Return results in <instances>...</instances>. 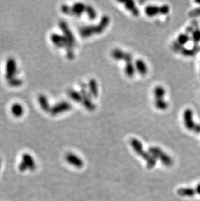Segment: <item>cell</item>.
Masks as SVG:
<instances>
[{"mask_svg": "<svg viewBox=\"0 0 200 201\" xmlns=\"http://www.w3.org/2000/svg\"><path fill=\"white\" fill-rule=\"evenodd\" d=\"M0 168H1V160H0Z\"/></svg>", "mask_w": 200, "mask_h": 201, "instance_id": "4dcf8cb0", "label": "cell"}, {"mask_svg": "<svg viewBox=\"0 0 200 201\" xmlns=\"http://www.w3.org/2000/svg\"><path fill=\"white\" fill-rule=\"evenodd\" d=\"M145 13L147 16L150 17H153L159 14H161L160 7L156 5H147L145 7Z\"/></svg>", "mask_w": 200, "mask_h": 201, "instance_id": "4fadbf2b", "label": "cell"}, {"mask_svg": "<svg viewBox=\"0 0 200 201\" xmlns=\"http://www.w3.org/2000/svg\"><path fill=\"white\" fill-rule=\"evenodd\" d=\"M130 144L135 152L146 160L148 168H153L155 165V164H156V160L150 153L145 152L143 148V146L139 140L133 138L131 139Z\"/></svg>", "mask_w": 200, "mask_h": 201, "instance_id": "7a4b0ae2", "label": "cell"}, {"mask_svg": "<svg viewBox=\"0 0 200 201\" xmlns=\"http://www.w3.org/2000/svg\"><path fill=\"white\" fill-rule=\"evenodd\" d=\"M11 111L14 117L16 118H20L23 116L24 113V108L21 104L15 103L12 105L11 108Z\"/></svg>", "mask_w": 200, "mask_h": 201, "instance_id": "9a60e30c", "label": "cell"}, {"mask_svg": "<svg viewBox=\"0 0 200 201\" xmlns=\"http://www.w3.org/2000/svg\"><path fill=\"white\" fill-rule=\"evenodd\" d=\"M68 96L73 100L77 102H82L83 98L81 93L76 90H73V89H70V90L68 91Z\"/></svg>", "mask_w": 200, "mask_h": 201, "instance_id": "7402d4cb", "label": "cell"}, {"mask_svg": "<svg viewBox=\"0 0 200 201\" xmlns=\"http://www.w3.org/2000/svg\"><path fill=\"white\" fill-rule=\"evenodd\" d=\"M36 167V163L33 156L28 153H25L21 156V161L18 166L21 172H25L27 170H33Z\"/></svg>", "mask_w": 200, "mask_h": 201, "instance_id": "5b68a950", "label": "cell"}, {"mask_svg": "<svg viewBox=\"0 0 200 201\" xmlns=\"http://www.w3.org/2000/svg\"><path fill=\"white\" fill-rule=\"evenodd\" d=\"M183 120L184 125L188 130L200 133V124H196L192 120V111L191 109H187L185 110L183 114Z\"/></svg>", "mask_w": 200, "mask_h": 201, "instance_id": "8992f818", "label": "cell"}, {"mask_svg": "<svg viewBox=\"0 0 200 201\" xmlns=\"http://www.w3.org/2000/svg\"><path fill=\"white\" fill-rule=\"evenodd\" d=\"M72 106L70 103L66 101H63L57 103L55 106L51 107L50 110V113L53 116H56L61 113L69 111L72 109Z\"/></svg>", "mask_w": 200, "mask_h": 201, "instance_id": "ba28073f", "label": "cell"}, {"mask_svg": "<svg viewBox=\"0 0 200 201\" xmlns=\"http://www.w3.org/2000/svg\"><path fill=\"white\" fill-rule=\"evenodd\" d=\"M123 3L125 7L129 10L135 17H138L140 14V11L135 5V3L133 1H126V2H120Z\"/></svg>", "mask_w": 200, "mask_h": 201, "instance_id": "e0dca14e", "label": "cell"}, {"mask_svg": "<svg viewBox=\"0 0 200 201\" xmlns=\"http://www.w3.org/2000/svg\"><path fill=\"white\" fill-rule=\"evenodd\" d=\"M66 160L70 165L77 168H81L83 166V162L82 160L72 153H68L66 154Z\"/></svg>", "mask_w": 200, "mask_h": 201, "instance_id": "8fae6325", "label": "cell"}, {"mask_svg": "<svg viewBox=\"0 0 200 201\" xmlns=\"http://www.w3.org/2000/svg\"><path fill=\"white\" fill-rule=\"evenodd\" d=\"M88 88L92 96L94 98H97L98 96V85L96 80L91 79L88 81Z\"/></svg>", "mask_w": 200, "mask_h": 201, "instance_id": "2e32d148", "label": "cell"}, {"mask_svg": "<svg viewBox=\"0 0 200 201\" xmlns=\"http://www.w3.org/2000/svg\"><path fill=\"white\" fill-rule=\"evenodd\" d=\"M111 55L115 60H123L126 63L132 62V55L129 53H126L120 49H114L113 50Z\"/></svg>", "mask_w": 200, "mask_h": 201, "instance_id": "30bf717a", "label": "cell"}, {"mask_svg": "<svg viewBox=\"0 0 200 201\" xmlns=\"http://www.w3.org/2000/svg\"><path fill=\"white\" fill-rule=\"evenodd\" d=\"M135 70L136 69L135 66V64H133L132 62L126 63V64H125V73L128 77L131 78L134 76L135 73Z\"/></svg>", "mask_w": 200, "mask_h": 201, "instance_id": "44dd1931", "label": "cell"}, {"mask_svg": "<svg viewBox=\"0 0 200 201\" xmlns=\"http://www.w3.org/2000/svg\"><path fill=\"white\" fill-rule=\"evenodd\" d=\"M110 18L108 16H103L99 24L95 26H88L81 27L79 29V34L83 38H88L91 36L95 34H101L107 27L109 24Z\"/></svg>", "mask_w": 200, "mask_h": 201, "instance_id": "6da1fadb", "label": "cell"}, {"mask_svg": "<svg viewBox=\"0 0 200 201\" xmlns=\"http://www.w3.org/2000/svg\"><path fill=\"white\" fill-rule=\"evenodd\" d=\"M81 94L82 95V103L84 107L88 109V111H93L95 109L96 106L94 105V103L92 101V95L90 93L89 91L87 90L86 85L85 84H81Z\"/></svg>", "mask_w": 200, "mask_h": 201, "instance_id": "3957f363", "label": "cell"}, {"mask_svg": "<svg viewBox=\"0 0 200 201\" xmlns=\"http://www.w3.org/2000/svg\"><path fill=\"white\" fill-rule=\"evenodd\" d=\"M58 26L63 33V35L66 37V39L68 40L70 45L73 48L74 45L76 44V39L75 37H74L72 31L70 30V29L69 28L68 24H66L64 21L62 20L59 22Z\"/></svg>", "mask_w": 200, "mask_h": 201, "instance_id": "9c48e42d", "label": "cell"}, {"mask_svg": "<svg viewBox=\"0 0 200 201\" xmlns=\"http://www.w3.org/2000/svg\"><path fill=\"white\" fill-rule=\"evenodd\" d=\"M86 5L81 2H77L74 3L72 7V15L76 17H81L83 13L85 12Z\"/></svg>", "mask_w": 200, "mask_h": 201, "instance_id": "7c38bea8", "label": "cell"}, {"mask_svg": "<svg viewBox=\"0 0 200 201\" xmlns=\"http://www.w3.org/2000/svg\"><path fill=\"white\" fill-rule=\"evenodd\" d=\"M177 194L181 197H192L196 194V192L195 189H193V188H182L177 190Z\"/></svg>", "mask_w": 200, "mask_h": 201, "instance_id": "d6986e66", "label": "cell"}, {"mask_svg": "<svg viewBox=\"0 0 200 201\" xmlns=\"http://www.w3.org/2000/svg\"><path fill=\"white\" fill-rule=\"evenodd\" d=\"M38 102L42 109L45 112H50L51 107H50L48 99L44 94H40L38 97Z\"/></svg>", "mask_w": 200, "mask_h": 201, "instance_id": "5bb4252c", "label": "cell"}, {"mask_svg": "<svg viewBox=\"0 0 200 201\" xmlns=\"http://www.w3.org/2000/svg\"><path fill=\"white\" fill-rule=\"evenodd\" d=\"M189 40H190V37L187 34L181 33L178 36V37H177V42H178L180 45L183 46V45H184V44H186Z\"/></svg>", "mask_w": 200, "mask_h": 201, "instance_id": "d4e9b609", "label": "cell"}, {"mask_svg": "<svg viewBox=\"0 0 200 201\" xmlns=\"http://www.w3.org/2000/svg\"><path fill=\"white\" fill-rule=\"evenodd\" d=\"M61 11L64 14H66V15H72V7H70L68 5H63L61 7Z\"/></svg>", "mask_w": 200, "mask_h": 201, "instance_id": "4316f807", "label": "cell"}, {"mask_svg": "<svg viewBox=\"0 0 200 201\" xmlns=\"http://www.w3.org/2000/svg\"><path fill=\"white\" fill-rule=\"evenodd\" d=\"M150 154L153 156L155 158L159 159L161 162L166 166H170L172 165L173 161L169 156L166 154L160 148L155 146H152L149 148Z\"/></svg>", "mask_w": 200, "mask_h": 201, "instance_id": "277c9868", "label": "cell"}, {"mask_svg": "<svg viewBox=\"0 0 200 201\" xmlns=\"http://www.w3.org/2000/svg\"><path fill=\"white\" fill-rule=\"evenodd\" d=\"M135 66L136 70L142 76H144L147 72V68L146 63L142 59H137L135 62Z\"/></svg>", "mask_w": 200, "mask_h": 201, "instance_id": "ac0fdd59", "label": "cell"}, {"mask_svg": "<svg viewBox=\"0 0 200 201\" xmlns=\"http://www.w3.org/2000/svg\"><path fill=\"white\" fill-rule=\"evenodd\" d=\"M155 106L158 109L166 110L168 108V103L164 99L155 100Z\"/></svg>", "mask_w": 200, "mask_h": 201, "instance_id": "603a6c76", "label": "cell"}, {"mask_svg": "<svg viewBox=\"0 0 200 201\" xmlns=\"http://www.w3.org/2000/svg\"><path fill=\"white\" fill-rule=\"evenodd\" d=\"M195 190H196V194L200 195V184L197 185V186L195 188Z\"/></svg>", "mask_w": 200, "mask_h": 201, "instance_id": "f546056e", "label": "cell"}, {"mask_svg": "<svg viewBox=\"0 0 200 201\" xmlns=\"http://www.w3.org/2000/svg\"><path fill=\"white\" fill-rule=\"evenodd\" d=\"M17 71V65L15 59L10 57L7 59L5 64V78L7 80H10L15 78Z\"/></svg>", "mask_w": 200, "mask_h": 201, "instance_id": "52a82bcc", "label": "cell"}, {"mask_svg": "<svg viewBox=\"0 0 200 201\" xmlns=\"http://www.w3.org/2000/svg\"><path fill=\"white\" fill-rule=\"evenodd\" d=\"M8 84L12 87H19L23 84V81L20 78H14L10 80H8Z\"/></svg>", "mask_w": 200, "mask_h": 201, "instance_id": "484cf974", "label": "cell"}, {"mask_svg": "<svg viewBox=\"0 0 200 201\" xmlns=\"http://www.w3.org/2000/svg\"><path fill=\"white\" fill-rule=\"evenodd\" d=\"M192 39L195 42H198L200 41V30L196 29L192 31Z\"/></svg>", "mask_w": 200, "mask_h": 201, "instance_id": "83f0119b", "label": "cell"}, {"mask_svg": "<svg viewBox=\"0 0 200 201\" xmlns=\"http://www.w3.org/2000/svg\"><path fill=\"white\" fill-rule=\"evenodd\" d=\"M85 12H86L88 18L91 20H94L96 18V17H97V13H96V11L91 5H86Z\"/></svg>", "mask_w": 200, "mask_h": 201, "instance_id": "cb8c5ba5", "label": "cell"}, {"mask_svg": "<svg viewBox=\"0 0 200 201\" xmlns=\"http://www.w3.org/2000/svg\"><path fill=\"white\" fill-rule=\"evenodd\" d=\"M165 89L162 86L155 87L153 90V94L155 96V99H163L165 96Z\"/></svg>", "mask_w": 200, "mask_h": 201, "instance_id": "ffe728a7", "label": "cell"}, {"mask_svg": "<svg viewBox=\"0 0 200 201\" xmlns=\"http://www.w3.org/2000/svg\"><path fill=\"white\" fill-rule=\"evenodd\" d=\"M161 9V14H166L169 12L170 11V7L168 5H163L160 6Z\"/></svg>", "mask_w": 200, "mask_h": 201, "instance_id": "f1b7e54d", "label": "cell"}]
</instances>
